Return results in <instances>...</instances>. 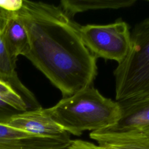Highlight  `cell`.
I'll return each mask as SVG.
<instances>
[{
    "instance_id": "9c48e42d",
    "label": "cell",
    "mask_w": 149,
    "mask_h": 149,
    "mask_svg": "<svg viewBox=\"0 0 149 149\" xmlns=\"http://www.w3.org/2000/svg\"><path fill=\"white\" fill-rule=\"evenodd\" d=\"M119 103L120 109L119 119L115 125L103 130L122 132L149 126V97Z\"/></svg>"
},
{
    "instance_id": "3957f363",
    "label": "cell",
    "mask_w": 149,
    "mask_h": 149,
    "mask_svg": "<svg viewBox=\"0 0 149 149\" xmlns=\"http://www.w3.org/2000/svg\"><path fill=\"white\" fill-rule=\"evenodd\" d=\"M118 102L149 97V17L130 33L129 51L113 72Z\"/></svg>"
},
{
    "instance_id": "7a4b0ae2",
    "label": "cell",
    "mask_w": 149,
    "mask_h": 149,
    "mask_svg": "<svg viewBox=\"0 0 149 149\" xmlns=\"http://www.w3.org/2000/svg\"><path fill=\"white\" fill-rule=\"evenodd\" d=\"M68 133L80 136L85 131H98L115 125L120 118V104L104 97L93 86L63 98L45 109Z\"/></svg>"
},
{
    "instance_id": "277c9868",
    "label": "cell",
    "mask_w": 149,
    "mask_h": 149,
    "mask_svg": "<svg viewBox=\"0 0 149 149\" xmlns=\"http://www.w3.org/2000/svg\"><path fill=\"white\" fill-rule=\"evenodd\" d=\"M81 40L97 59L115 61L121 63L126 57L130 45L129 25L122 20L108 24L80 26Z\"/></svg>"
},
{
    "instance_id": "7c38bea8",
    "label": "cell",
    "mask_w": 149,
    "mask_h": 149,
    "mask_svg": "<svg viewBox=\"0 0 149 149\" xmlns=\"http://www.w3.org/2000/svg\"><path fill=\"white\" fill-rule=\"evenodd\" d=\"M23 112L0 98V123L6 124L13 116Z\"/></svg>"
},
{
    "instance_id": "52a82bcc",
    "label": "cell",
    "mask_w": 149,
    "mask_h": 149,
    "mask_svg": "<svg viewBox=\"0 0 149 149\" xmlns=\"http://www.w3.org/2000/svg\"><path fill=\"white\" fill-rule=\"evenodd\" d=\"M71 140L42 137L0 123V149H68Z\"/></svg>"
},
{
    "instance_id": "5b68a950",
    "label": "cell",
    "mask_w": 149,
    "mask_h": 149,
    "mask_svg": "<svg viewBox=\"0 0 149 149\" xmlns=\"http://www.w3.org/2000/svg\"><path fill=\"white\" fill-rule=\"evenodd\" d=\"M89 136L97 143L72 140L68 149H149V134L140 130L122 132L101 130L91 132Z\"/></svg>"
},
{
    "instance_id": "ba28073f",
    "label": "cell",
    "mask_w": 149,
    "mask_h": 149,
    "mask_svg": "<svg viewBox=\"0 0 149 149\" xmlns=\"http://www.w3.org/2000/svg\"><path fill=\"white\" fill-rule=\"evenodd\" d=\"M16 61L9 54L0 33V81L9 86L20 97L27 111L41 108L33 93L20 80L15 70Z\"/></svg>"
},
{
    "instance_id": "8fae6325",
    "label": "cell",
    "mask_w": 149,
    "mask_h": 149,
    "mask_svg": "<svg viewBox=\"0 0 149 149\" xmlns=\"http://www.w3.org/2000/svg\"><path fill=\"white\" fill-rule=\"evenodd\" d=\"M136 0H62L59 6L69 17L78 13L96 9H118L133 6Z\"/></svg>"
},
{
    "instance_id": "30bf717a",
    "label": "cell",
    "mask_w": 149,
    "mask_h": 149,
    "mask_svg": "<svg viewBox=\"0 0 149 149\" xmlns=\"http://www.w3.org/2000/svg\"><path fill=\"white\" fill-rule=\"evenodd\" d=\"M2 41L10 55L17 60L19 55H26L30 49L27 31L13 12L0 31Z\"/></svg>"
},
{
    "instance_id": "4fadbf2b",
    "label": "cell",
    "mask_w": 149,
    "mask_h": 149,
    "mask_svg": "<svg viewBox=\"0 0 149 149\" xmlns=\"http://www.w3.org/2000/svg\"><path fill=\"white\" fill-rule=\"evenodd\" d=\"M137 130H141L142 132H144L145 133L149 134V126H147L144 127H143V128H141V129H137Z\"/></svg>"
},
{
    "instance_id": "6da1fadb",
    "label": "cell",
    "mask_w": 149,
    "mask_h": 149,
    "mask_svg": "<svg viewBox=\"0 0 149 149\" xmlns=\"http://www.w3.org/2000/svg\"><path fill=\"white\" fill-rule=\"evenodd\" d=\"M13 11L24 26L30 49L26 55L61 92L63 98L93 86L97 58L83 44L80 25L59 6L18 1Z\"/></svg>"
},
{
    "instance_id": "8992f818",
    "label": "cell",
    "mask_w": 149,
    "mask_h": 149,
    "mask_svg": "<svg viewBox=\"0 0 149 149\" xmlns=\"http://www.w3.org/2000/svg\"><path fill=\"white\" fill-rule=\"evenodd\" d=\"M6 124L42 137L70 139V134L58 125L42 107L20 113L13 116Z\"/></svg>"
}]
</instances>
